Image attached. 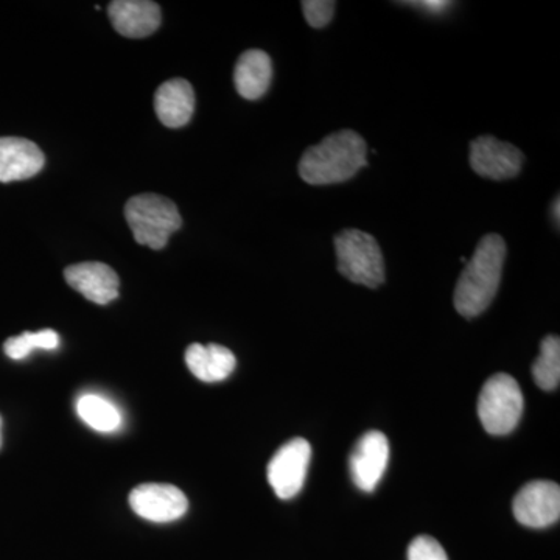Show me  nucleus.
<instances>
[{
  "label": "nucleus",
  "mask_w": 560,
  "mask_h": 560,
  "mask_svg": "<svg viewBox=\"0 0 560 560\" xmlns=\"http://www.w3.org/2000/svg\"><path fill=\"white\" fill-rule=\"evenodd\" d=\"M504 259L506 243L499 234L481 238L456 283L453 302L460 316L475 318L492 304L500 289Z\"/></svg>",
  "instance_id": "f257e3e1"
},
{
  "label": "nucleus",
  "mask_w": 560,
  "mask_h": 560,
  "mask_svg": "<svg viewBox=\"0 0 560 560\" xmlns=\"http://www.w3.org/2000/svg\"><path fill=\"white\" fill-rule=\"evenodd\" d=\"M0 447H2V418H0Z\"/></svg>",
  "instance_id": "b1692460"
},
{
  "label": "nucleus",
  "mask_w": 560,
  "mask_h": 560,
  "mask_svg": "<svg viewBox=\"0 0 560 560\" xmlns=\"http://www.w3.org/2000/svg\"><path fill=\"white\" fill-rule=\"evenodd\" d=\"M77 415L86 425L101 433H113L121 425L119 408L97 394H84L77 400Z\"/></svg>",
  "instance_id": "f3484780"
},
{
  "label": "nucleus",
  "mask_w": 560,
  "mask_h": 560,
  "mask_svg": "<svg viewBox=\"0 0 560 560\" xmlns=\"http://www.w3.org/2000/svg\"><path fill=\"white\" fill-rule=\"evenodd\" d=\"M560 205H559V197L556 198V201L552 202V217H555L556 226L559 228V221H560Z\"/></svg>",
  "instance_id": "5701e85b"
},
{
  "label": "nucleus",
  "mask_w": 560,
  "mask_h": 560,
  "mask_svg": "<svg viewBox=\"0 0 560 560\" xmlns=\"http://www.w3.org/2000/svg\"><path fill=\"white\" fill-rule=\"evenodd\" d=\"M195 109V92L189 81L173 79L161 84L154 95V110L167 128H183L189 124Z\"/></svg>",
  "instance_id": "4468645a"
},
{
  "label": "nucleus",
  "mask_w": 560,
  "mask_h": 560,
  "mask_svg": "<svg viewBox=\"0 0 560 560\" xmlns=\"http://www.w3.org/2000/svg\"><path fill=\"white\" fill-rule=\"evenodd\" d=\"M470 165L477 175L493 180L515 178L522 171L525 156L517 147L481 136L470 143Z\"/></svg>",
  "instance_id": "6e6552de"
},
{
  "label": "nucleus",
  "mask_w": 560,
  "mask_h": 560,
  "mask_svg": "<svg viewBox=\"0 0 560 560\" xmlns=\"http://www.w3.org/2000/svg\"><path fill=\"white\" fill-rule=\"evenodd\" d=\"M125 219L135 241L151 249L167 246L168 238L179 231L183 220L175 202L156 194H140L125 206Z\"/></svg>",
  "instance_id": "7ed1b4c3"
},
{
  "label": "nucleus",
  "mask_w": 560,
  "mask_h": 560,
  "mask_svg": "<svg viewBox=\"0 0 560 560\" xmlns=\"http://www.w3.org/2000/svg\"><path fill=\"white\" fill-rule=\"evenodd\" d=\"M389 463V442L382 431L364 433L353 447L349 467L353 485L363 492L377 488Z\"/></svg>",
  "instance_id": "1a4fd4ad"
},
{
  "label": "nucleus",
  "mask_w": 560,
  "mask_h": 560,
  "mask_svg": "<svg viewBox=\"0 0 560 560\" xmlns=\"http://www.w3.org/2000/svg\"><path fill=\"white\" fill-rule=\"evenodd\" d=\"M44 162L43 151L32 140L0 138V183L33 178Z\"/></svg>",
  "instance_id": "ddd939ff"
},
{
  "label": "nucleus",
  "mask_w": 560,
  "mask_h": 560,
  "mask_svg": "<svg viewBox=\"0 0 560 560\" xmlns=\"http://www.w3.org/2000/svg\"><path fill=\"white\" fill-rule=\"evenodd\" d=\"M533 377L544 390H555L560 383V340L550 335L540 342V355L533 364Z\"/></svg>",
  "instance_id": "a211bd4d"
},
{
  "label": "nucleus",
  "mask_w": 560,
  "mask_h": 560,
  "mask_svg": "<svg viewBox=\"0 0 560 560\" xmlns=\"http://www.w3.org/2000/svg\"><path fill=\"white\" fill-rule=\"evenodd\" d=\"M186 364L198 381L215 383L230 377L237 366V360L224 346L194 342L186 350Z\"/></svg>",
  "instance_id": "2eb2a0df"
},
{
  "label": "nucleus",
  "mask_w": 560,
  "mask_h": 560,
  "mask_svg": "<svg viewBox=\"0 0 560 560\" xmlns=\"http://www.w3.org/2000/svg\"><path fill=\"white\" fill-rule=\"evenodd\" d=\"M523 394L514 377L497 374L482 386L478 399V416L485 430L492 436H504L521 422Z\"/></svg>",
  "instance_id": "39448f33"
},
{
  "label": "nucleus",
  "mask_w": 560,
  "mask_h": 560,
  "mask_svg": "<svg viewBox=\"0 0 560 560\" xmlns=\"http://www.w3.org/2000/svg\"><path fill=\"white\" fill-rule=\"evenodd\" d=\"M515 518L528 528H547L560 517V488L552 481H530L523 486L512 503Z\"/></svg>",
  "instance_id": "0eeeda50"
},
{
  "label": "nucleus",
  "mask_w": 560,
  "mask_h": 560,
  "mask_svg": "<svg viewBox=\"0 0 560 560\" xmlns=\"http://www.w3.org/2000/svg\"><path fill=\"white\" fill-rule=\"evenodd\" d=\"M408 560H448L442 545L430 536H419L408 547Z\"/></svg>",
  "instance_id": "aec40b11"
},
{
  "label": "nucleus",
  "mask_w": 560,
  "mask_h": 560,
  "mask_svg": "<svg viewBox=\"0 0 560 560\" xmlns=\"http://www.w3.org/2000/svg\"><path fill=\"white\" fill-rule=\"evenodd\" d=\"M368 164V145L359 132L327 136L302 154L301 178L312 186H330L353 178Z\"/></svg>",
  "instance_id": "f03ea898"
},
{
  "label": "nucleus",
  "mask_w": 560,
  "mask_h": 560,
  "mask_svg": "<svg viewBox=\"0 0 560 560\" xmlns=\"http://www.w3.org/2000/svg\"><path fill=\"white\" fill-rule=\"evenodd\" d=\"M312 447L302 438L283 444L268 464V481L280 500L296 497L304 488L311 464Z\"/></svg>",
  "instance_id": "423d86ee"
},
{
  "label": "nucleus",
  "mask_w": 560,
  "mask_h": 560,
  "mask_svg": "<svg viewBox=\"0 0 560 560\" xmlns=\"http://www.w3.org/2000/svg\"><path fill=\"white\" fill-rule=\"evenodd\" d=\"M65 279L94 304L106 305L119 298V276L101 261L70 265L65 270Z\"/></svg>",
  "instance_id": "9b49d317"
},
{
  "label": "nucleus",
  "mask_w": 560,
  "mask_h": 560,
  "mask_svg": "<svg viewBox=\"0 0 560 560\" xmlns=\"http://www.w3.org/2000/svg\"><path fill=\"white\" fill-rule=\"evenodd\" d=\"M272 79L271 58L261 50H248L238 58L234 83L238 94L246 101L264 97Z\"/></svg>",
  "instance_id": "dca6fc26"
},
{
  "label": "nucleus",
  "mask_w": 560,
  "mask_h": 560,
  "mask_svg": "<svg viewBox=\"0 0 560 560\" xmlns=\"http://www.w3.org/2000/svg\"><path fill=\"white\" fill-rule=\"evenodd\" d=\"M335 5L337 3L329 0H305L302 2L305 20L313 28H324L330 24L334 18Z\"/></svg>",
  "instance_id": "412c9836"
},
{
  "label": "nucleus",
  "mask_w": 560,
  "mask_h": 560,
  "mask_svg": "<svg viewBox=\"0 0 560 560\" xmlns=\"http://www.w3.org/2000/svg\"><path fill=\"white\" fill-rule=\"evenodd\" d=\"M407 5H412L415 9L427 11L430 14H441L445 10L451 9L452 2H445V0H419V2H407Z\"/></svg>",
  "instance_id": "4be33fe9"
},
{
  "label": "nucleus",
  "mask_w": 560,
  "mask_h": 560,
  "mask_svg": "<svg viewBox=\"0 0 560 560\" xmlns=\"http://www.w3.org/2000/svg\"><path fill=\"white\" fill-rule=\"evenodd\" d=\"M338 271L350 282L377 289L385 282V261L377 241L359 230H346L335 237Z\"/></svg>",
  "instance_id": "20e7f679"
},
{
  "label": "nucleus",
  "mask_w": 560,
  "mask_h": 560,
  "mask_svg": "<svg viewBox=\"0 0 560 560\" xmlns=\"http://www.w3.org/2000/svg\"><path fill=\"white\" fill-rule=\"evenodd\" d=\"M110 24L127 38H145L160 28L162 16L156 2L150 0H114L109 3Z\"/></svg>",
  "instance_id": "f8f14e48"
},
{
  "label": "nucleus",
  "mask_w": 560,
  "mask_h": 560,
  "mask_svg": "<svg viewBox=\"0 0 560 560\" xmlns=\"http://www.w3.org/2000/svg\"><path fill=\"white\" fill-rule=\"evenodd\" d=\"M131 510L153 523L178 521L189 510V501L183 490L172 485L149 482L140 485L130 493Z\"/></svg>",
  "instance_id": "9d476101"
},
{
  "label": "nucleus",
  "mask_w": 560,
  "mask_h": 560,
  "mask_svg": "<svg viewBox=\"0 0 560 560\" xmlns=\"http://www.w3.org/2000/svg\"><path fill=\"white\" fill-rule=\"evenodd\" d=\"M60 346V337L51 329L36 331H24L20 337L10 338L5 341L3 350L11 360H24L33 350H55Z\"/></svg>",
  "instance_id": "6ab92c4d"
}]
</instances>
